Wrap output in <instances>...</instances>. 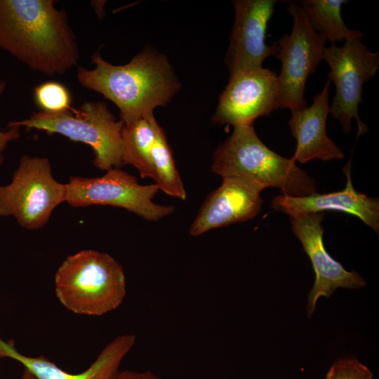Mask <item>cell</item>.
I'll use <instances>...</instances> for the list:
<instances>
[{"label":"cell","mask_w":379,"mask_h":379,"mask_svg":"<svg viewBox=\"0 0 379 379\" xmlns=\"http://www.w3.org/2000/svg\"><path fill=\"white\" fill-rule=\"evenodd\" d=\"M323 59L330 68L328 80L335 86L329 114L339 121L345 133L350 132L352 119H355L358 138L368 130L359 116L358 106L362 102L364 84L379 68V53L371 52L359 38L346 41L340 47L335 44L325 47Z\"/></svg>","instance_id":"ba28073f"},{"label":"cell","mask_w":379,"mask_h":379,"mask_svg":"<svg viewBox=\"0 0 379 379\" xmlns=\"http://www.w3.org/2000/svg\"><path fill=\"white\" fill-rule=\"evenodd\" d=\"M211 171L222 178L238 177L265 188L274 187L290 197L307 196L317 190L314 178L291 158L267 147L253 124L234 126L232 134L215 149Z\"/></svg>","instance_id":"3957f363"},{"label":"cell","mask_w":379,"mask_h":379,"mask_svg":"<svg viewBox=\"0 0 379 379\" xmlns=\"http://www.w3.org/2000/svg\"><path fill=\"white\" fill-rule=\"evenodd\" d=\"M278 109L277 75L263 67L230 76L211 118L216 124H253Z\"/></svg>","instance_id":"30bf717a"},{"label":"cell","mask_w":379,"mask_h":379,"mask_svg":"<svg viewBox=\"0 0 379 379\" xmlns=\"http://www.w3.org/2000/svg\"><path fill=\"white\" fill-rule=\"evenodd\" d=\"M352 157L344 166L347 182L343 190L328 194L314 193L307 196L290 197L284 194L273 198L271 206L291 218L326 211H340L355 215L379 233V201L358 192L351 179Z\"/></svg>","instance_id":"5bb4252c"},{"label":"cell","mask_w":379,"mask_h":379,"mask_svg":"<svg viewBox=\"0 0 379 379\" xmlns=\"http://www.w3.org/2000/svg\"><path fill=\"white\" fill-rule=\"evenodd\" d=\"M21 379H35V378L27 370L24 369Z\"/></svg>","instance_id":"cb8c5ba5"},{"label":"cell","mask_w":379,"mask_h":379,"mask_svg":"<svg viewBox=\"0 0 379 379\" xmlns=\"http://www.w3.org/2000/svg\"><path fill=\"white\" fill-rule=\"evenodd\" d=\"M66 196V184L53 178L48 159L23 155L11 182L0 185V215H13L22 227L37 230Z\"/></svg>","instance_id":"8992f818"},{"label":"cell","mask_w":379,"mask_h":379,"mask_svg":"<svg viewBox=\"0 0 379 379\" xmlns=\"http://www.w3.org/2000/svg\"><path fill=\"white\" fill-rule=\"evenodd\" d=\"M330 84L329 80L326 81L310 107L291 110L288 126L296 140L295 151L291 158L295 162L305 164L314 159L327 161L345 158L343 152L326 133Z\"/></svg>","instance_id":"9a60e30c"},{"label":"cell","mask_w":379,"mask_h":379,"mask_svg":"<svg viewBox=\"0 0 379 379\" xmlns=\"http://www.w3.org/2000/svg\"><path fill=\"white\" fill-rule=\"evenodd\" d=\"M135 342L132 334L119 335L107 344L88 368L80 373H69L46 357L24 355L12 340L0 338V358H11L20 363L35 379H113L120 364Z\"/></svg>","instance_id":"2e32d148"},{"label":"cell","mask_w":379,"mask_h":379,"mask_svg":"<svg viewBox=\"0 0 379 379\" xmlns=\"http://www.w3.org/2000/svg\"><path fill=\"white\" fill-rule=\"evenodd\" d=\"M6 87L5 81L0 79V100ZM6 131H0V166L4 162L3 152L4 151L7 144L13 140L18 139L20 136V127L18 126H8Z\"/></svg>","instance_id":"7402d4cb"},{"label":"cell","mask_w":379,"mask_h":379,"mask_svg":"<svg viewBox=\"0 0 379 379\" xmlns=\"http://www.w3.org/2000/svg\"><path fill=\"white\" fill-rule=\"evenodd\" d=\"M34 98L36 104L43 112L56 113L72 108L69 91L58 81H48L36 86Z\"/></svg>","instance_id":"ffe728a7"},{"label":"cell","mask_w":379,"mask_h":379,"mask_svg":"<svg viewBox=\"0 0 379 379\" xmlns=\"http://www.w3.org/2000/svg\"><path fill=\"white\" fill-rule=\"evenodd\" d=\"M369 368L356 358L341 359L333 364L325 379H373Z\"/></svg>","instance_id":"44dd1931"},{"label":"cell","mask_w":379,"mask_h":379,"mask_svg":"<svg viewBox=\"0 0 379 379\" xmlns=\"http://www.w3.org/2000/svg\"><path fill=\"white\" fill-rule=\"evenodd\" d=\"M161 126L153 112L124 124L122 132V163L135 167L142 178L154 179L152 150Z\"/></svg>","instance_id":"e0dca14e"},{"label":"cell","mask_w":379,"mask_h":379,"mask_svg":"<svg viewBox=\"0 0 379 379\" xmlns=\"http://www.w3.org/2000/svg\"><path fill=\"white\" fill-rule=\"evenodd\" d=\"M287 11L293 18L292 32L276 41L275 57L281 63L277 76L278 109H300L307 107L304 96L307 79L323 60L327 41L312 29L297 2L288 3Z\"/></svg>","instance_id":"52a82bcc"},{"label":"cell","mask_w":379,"mask_h":379,"mask_svg":"<svg viewBox=\"0 0 379 379\" xmlns=\"http://www.w3.org/2000/svg\"><path fill=\"white\" fill-rule=\"evenodd\" d=\"M55 291L69 311L100 316L117 308L126 293L121 265L111 255L83 250L68 256L55 275Z\"/></svg>","instance_id":"277c9868"},{"label":"cell","mask_w":379,"mask_h":379,"mask_svg":"<svg viewBox=\"0 0 379 379\" xmlns=\"http://www.w3.org/2000/svg\"><path fill=\"white\" fill-rule=\"evenodd\" d=\"M154 171V183L166 194L185 200L187 197L184 184L175 164L172 150L166 135L161 127L152 150Z\"/></svg>","instance_id":"d6986e66"},{"label":"cell","mask_w":379,"mask_h":379,"mask_svg":"<svg viewBox=\"0 0 379 379\" xmlns=\"http://www.w3.org/2000/svg\"><path fill=\"white\" fill-rule=\"evenodd\" d=\"M91 61L95 64L92 69L78 67V81L112 101L124 124L166 105L181 87L167 57L150 48L122 65L105 60L99 51Z\"/></svg>","instance_id":"7a4b0ae2"},{"label":"cell","mask_w":379,"mask_h":379,"mask_svg":"<svg viewBox=\"0 0 379 379\" xmlns=\"http://www.w3.org/2000/svg\"><path fill=\"white\" fill-rule=\"evenodd\" d=\"M347 0H302L297 3L301 7L312 29L332 44L341 41L362 39L359 30L349 29L341 16L343 5Z\"/></svg>","instance_id":"ac0fdd59"},{"label":"cell","mask_w":379,"mask_h":379,"mask_svg":"<svg viewBox=\"0 0 379 379\" xmlns=\"http://www.w3.org/2000/svg\"><path fill=\"white\" fill-rule=\"evenodd\" d=\"M124 122L117 121L102 102H85L79 108L51 113L33 112L28 118L8 122V126L26 127L60 134L93 149V164L102 171L119 168L122 163L121 132Z\"/></svg>","instance_id":"5b68a950"},{"label":"cell","mask_w":379,"mask_h":379,"mask_svg":"<svg viewBox=\"0 0 379 379\" xmlns=\"http://www.w3.org/2000/svg\"><path fill=\"white\" fill-rule=\"evenodd\" d=\"M66 188V201L74 207H119L149 221L168 216L175 210L172 206L153 202L159 190L155 183L140 185L136 177L118 168L107 171L102 177H70Z\"/></svg>","instance_id":"9c48e42d"},{"label":"cell","mask_w":379,"mask_h":379,"mask_svg":"<svg viewBox=\"0 0 379 379\" xmlns=\"http://www.w3.org/2000/svg\"><path fill=\"white\" fill-rule=\"evenodd\" d=\"M265 188L238 177H223L222 184L211 192L190 227V235L198 237L210 230L242 222L255 217Z\"/></svg>","instance_id":"4fadbf2b"},{"label":"cell","mask_w":379,"mask_h":379,"mask_svg":"<svg viewBox=\"0 0 379 379\" xmlns=\"http://www.w3.org/2000/svg\"><path fill=\"white\" fill-rule=\"evenodd\" d=\"M113 379H162L151 371L137 372L132 371H119Z\"/></svg>","instance_id":"603a6c76"},{"label":"cell","mask_w":379,"mask_h":379,"mask_svg":"<svg viewBox=\"0 0 379 379\" xmlns=\"http://www.w3.org/2000/svg\"><path fill=\"white\" fill-rule=\"evenodd\" d=\"M324 218V213H311L290 220L291 230L310 258L316 276L307 298L308 317L313 314L320 297H330L338 288H359L366 285L357 272L346 270L326 251L323 243Z\"/></svg>","instance_id":"7c38bea8"},{"label":"cell","mask_w":379,"mask_h":379,"mask_svg":"<svg viewBox=\"0 0 379 379\" xmlns=\"http://www.w3.org/2000/svg\"><path fill=\"white\" fill-rule=\"evenodd\" d=\"M276 0H234L235 19L225 57L230 76L262 67L269 56H276L277 46L265 43L266 30Z\"/></svg>","instance_id":"8fae6325"},{"label":"cell","mask_w":379,"mask_h":379,"mask_svg":"<svg viewBox=\"0 0 379 379\" xmlns=\"http://www.w3.org/2000/svg\"><path fill=\"white\" fill-rule=\"evenodd\" d=\"M53 0H0V48L31 69L63 74L79 59L64 8Z\"/></svg>","instance_id":"6da1fadb"}]
</instances>
